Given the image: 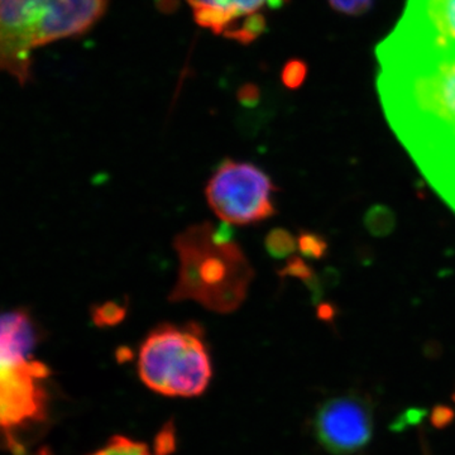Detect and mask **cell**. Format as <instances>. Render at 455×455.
I'll return each instance as SVG.
<instances>
[{"label": "cell", "mask_w": 455, "mask_h": 455, "mask_svg": "<svg viewBox=\"0 0 455 455\" xmlns=\"http://www.w3.org/2000/svg\"><path fill=\"white\" fill-rule=\"evenodd\" d=\"M194 20L215 35L248 44L265 32L266 14L289 0H187Z\"/></svg>", "instance_id": "ba28073f"}, {"label": "cell", "mask_w": 455, "mask_h": 455, "mask_svg": "<svg viewBox=\"0 0 455 455\" xmlns=\"http://www.w3.org/2000/svg\"><path fill=\"white\" fill-rule=\"evenodd\" d=\"M137 367L149 390L170 397L199 396L212 377L203 329L194 323L155 328L140 346Z\"/></svg>", "instance_id": "5b68a950"}, {"label": "cell", "mask_w": 455, "mask_h": 455, "mask_svg": "<svg viewBox=\"0 0 455 455\" xmlns=\"http://www.w3.org/2000/svg\"><path fill=\"white\" fill-rule=\"evenodd\" d=\"M283 276L298 277L304 280L305 283H310L313 280V271L307 263L302 262L300 259L290 260L289 265L281 271Z\"/></svg>", "instance_id": "e0dca14e"}, {"label": "cell", "mask_w": 455, "mask_h": 455, "mask_svg": "<svg viewBox=\"0 0 455 455\" xmlns=\"http://www.w3.org/2000/svg\"><path fill=\"white\" fill-rule=\"evenodd\" d=\"M364 226L374 236L390 235L395 229V214L385 205H373L364 217Z\"/></svg>", "instance_id": "8fae6325"}, {"label": "cell", "mask_w": 455, "mask_h": 455, "mask_svg": "<svg viewBox=\"0 0 455 455\" xmlns=\"http://www.w3.org/2000/svg\"><path fill=\"white\" fill-rule=\"evenodd\" d=\"M179 277L170 301H194L218 314L233 313L243 304L254 272L242 248L233 241L230 224H194L173 241Z\"/></svg>", "instance_id": "7a4b0ae2"}, {"label": "cell", "mask_w": 455, "mask_h": 455, "mask_svg": "<svg viewBox=\"0 0 455 455\" xmlns=\"http://www.w3.org/2000/svg\"><path fill=\"white\" fill-rule=\"evenodd\" d=\"M38 343L40 331L28 313L0 314V436L17 454L25 453L18 434L47 416L51 371L32 358Z\"/></svg>", "instance_id": "277c9868"}, {"label": "cell", "mask_w": 455, "mask_h": 455, "mask_svg": "<svg viewBox=\"0 0 455 455\" xmlns=\"http://www.w3.org/2000/svg\"><path fill=\"white\" fill-rule=\"evenodd\" d=\"M307 65L302 61H290L289 64L284 66L283 73V82L287 88L296 89L304 83L307 77Z\"/></svg>", "instance_id": "9a60e30c"}, {"label": "cell", "mask_w": 455, "mask_h": 455, "mask_svg": "<svg viewBox=\"0 0 455 455\" xmlns=\"http://www.w3.org/2000/svg\"><path fill=\"white\" fill-rule=\"evenodd\" d=\"M265 245L269 256L274 257V259H283L295 252L298 241L289 230L277 228V229L271 230L268 235L266 236Z\"/></svg>", "instance_id": "7c38bea8"}, {"label": "cell", "mask_w": 455, "mask_h": 455, "mask_svg": "<svg viewBox=\"0 0 455 455\" xmlns=\"http://www.w3.org/2000/svg\"><path fill=\"white\" fill-rule=\"evenodd\" d=\"M173 434L172 427H167L158 436L155 453L146 443L128 438L124 435H116L103 448L89 455H167L172 451Z\"/></svg>", "instance_id": "30bf717a"}, {"label": "cell", "mask_w": 455, "mask_h": 455, "mask_svg": "<svg viewBox=\"0 0 455 455\" xmlns=\"http://www.w3.org/2000/svg\"><path fill=\"white\" fill-rule=\"evenodd\" d=\"M454 400H455V396H454Z\"/></svg>", "instance_id": "ac0fdd59"}, {"label": "cell", "mask_w": 455, "mask_h": 455, "mask_svg": "<svg viewBox=\"0 0 455 455\" xmlns=\"http://www.w3.org/2000/svg\"><path fill=\"white\" fill-rule=\"evenodd\" d=\"M109 0H0V74L31 82L33 55L53 42L79 37L107 12Z\"/></svg>", "instance_id": "3957f363"}, {"label": "cell", "mask_w": 455, "mask_h": 455, "mask_svg": "<svg viewBox=\"0 0 455 455\" xmlns=\"http://www.w3.org/2000/svg\"><path fill=\"white\" fill-rule=\"evenodd\" d=\"M272 180L256 164L226 160L205 188L212 211L230 226H251L276 214Z\"/></svg>", "instance_id": "8992f818"}, {"label": "cell", "mask_w": 455, "mask_h": 455, "mask_svg": "<svg viewBox=\"0 0 455 455\" xmlns=\"http://www.w3.org/2000/svg\"><path fill=\"white\" fill-rule=\"evenodd\" d=\"M128 305L122 301H108L92 307V323L99 328L121 324L127 316Z\"/></svg>", "instance_id": "4fadbf2b"}, {"label": "cell", "mask_w": 455, "mask_h": 455, "mask_svg": "<svg viewBox=\"0 0 455 455\" xmlns=\"http://www.w3.org/2000/svg\"><path fill=\"white\" fill-rule=\"evenodd\" d=\"M376 56L377 90L388 124L455 212V46L394 29Z\"/></svg>", "instance_id": "6da1fadb"}, {"label": "cell", "mask_w": 455, "mask_h": 455, "mask_svg": "<svg viewBox=\"0 0 455 455\" xmlns=\"http://www.w3.org/2000/svg\"><path fill=\"white\" fill-rule=\"evenodd\" d=\"M331 7L347 16H359L372 7L373 0H329Z\"/></svg>", "instance_id": "2e32d148"}, {"label": "cell", "mask_w": 455, "mask_h": 455, "mask_svg": "<svg viewBox=\"0 0 455 455\" xmlns=\"http://www.w3.org/2000/svg\"><path fill=\"white\" fill-rule=\"evenodd\" d=\"M314 431L320 444L331 454L359 453L372 439V406L361 395L329 398L317 410Z\"/></svg>", "instance_id": "52a82bcc"}, {"label": "cell", "mask_w": 455, "mask_h": 455, "mask_svg": "<svg viewBox=\"0 0 455 455\" xmlns=\"http://www.w3.org/2000/svg\"><path fill=\"white\" fill-rule=\"evenodd\" d=\"M298 248L300 253L307 259H320L324 257L328 244L322 235L316 233H301L298 238Z\"/></svg>", "instance_id": "5bb4252c"}, {"label": "cell", "mask_w": 455, "mask_h": 455, "mask_svg": "<svg viewBox=\"0 0 455 455\" xmlns=\"http://www.w3.org/2000/svg\"><path fill=\"white\" fill-rule=\"evenodd\" d=\"M397 31L444 46H455V0H407Z\"/></svg>", "instance_id": "9c48e42d"}]
</instances>
